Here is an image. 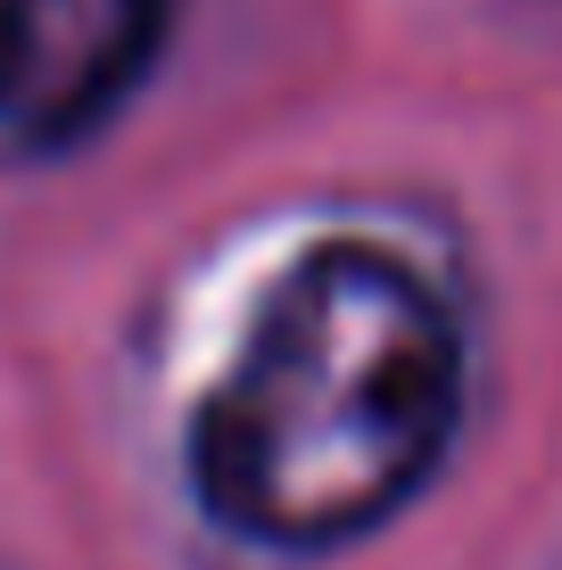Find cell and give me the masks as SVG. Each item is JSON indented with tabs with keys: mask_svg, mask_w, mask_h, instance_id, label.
<instances>
[{
	"mask_svg": "<svg viewBox=\"0 0 562 570\" xmlns=\"http://www.w3.org/2000/svg\"><path fill=\"white\" fill-rule=\"evenodd\" d=\"M166 42V0H0V141L108 125Z\"/></svg>",
	"mask_w": 562,
	"mask_h": 570,
	"instance_id": "cell-2",
	"label": "cell"
},
{
	"mask_svg": "<svg viewBox=\"0 0 562 570\" xmlns=\"http://www.w3.org/2000/svg\"><path fill=\"white\" fill-rule=\"evenodd\" d=\"M463 422V331L405 257L332 240L265 289L190 422L207 521L274 554L381 529Z\"/></svg>",
	"mask_w": 562,
	"mask_h": 570,
	"instance_id": "cell-1",
	"label": "cell"
}]
</instances>
